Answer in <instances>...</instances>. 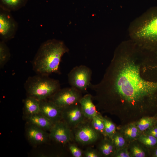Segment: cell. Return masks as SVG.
<instances>
[{
  "mask_svg": "<svg viewBox=\"0 0 157 157\" xmlns=\"http://www.w3.org/2000/svg\"><path fill=\"white\" fill-rule=\"evenodd\" d=\"M83 154L85 157H99L102 156L98 151L92 148L87 149L84 152Z\"/></svg>",
  "mask_w": 157,
  "mask_h": 157,
  "instance_id": "cell-28",
  "label": "cell"
},
{
  "mask_svg": "<svg viewBox=\"0 0 157 157\" xmlns=\"http://www.w3.org/2000/svg\"><path fill=\"white\" fill-rule=\"evenodd\" d=\"M69 149L74 157H81L82 156V151L75 145L71 144L69 146Z\"/></svg>",
  "mask_w": 157,
  "mask_h": 157,
  "instance_id": "cell-27",
  "label": "cell"
},
{
  "mask_svg": "<svg viewBox=\"0 0 157 157\" xmlns=\"http://www.w3.org/2000/svg\"><path fill=\"white\" fill-rule=\"evenodd\" d=\"M92 99L91 95L87 94L82 97L79 101L84 116L90 120L98 115Z\"/></svg>",
  "mask_w": 157,
  "mask_h": 157,
  "instance_id": "cell-13",
  "label": "cell"
},
{
  "mask_svg": "<svg viewBox=\"0 0 157 157\" xmlns=\"http://www.w3.org/2000/svg\"><path fill=\"white\" fill-rule=\"evenodd\" d=\"M153 156L157 157V147L155 149L153 155Z\"/></svg>",
  "mask_w": 157,
  "mask_h": 157,
  "instance_id": "cell-30",
  "label": "cell"
},
{
  "mask_svg": "<svg viewBox=\"0 0 157 157\" xmlns=\"http://www.w3.org/2000/svg\"><path fill=\"white\" fill-rule=\"evenodd\" d=\"M82 97L81 91L71 87L60 89L49 99L63 109L79 103Z\"/></svg>",
  "mask_w": 157,
  "mask_h": 157,
  "instance_id": "cell-6",
  "label": "cell"
},
{
  "mask_svg": "<svg viewBox=\"0 0 157 157\" xmlns=\"http://www.w3.org/2000/svg\"><path fill=\"white\" fill-rule=\"evenodd\" d=\"M24 108L26 115L40 113V101L30 96H28L24 100Z\"/></svg>",
  "mask_w": 157,
  "mask_h": 157,
  "instance_id": "cell-16",
  "label": "cell"
},
{
  "mask_svg": "<svg viewBox=\"0 0 157 157\" xmlns=\"http://www.w3.org/2000/svg\"><path fill=\"white\" fill-rule=\"evenodd\" d=\"M137 140L147 148H151L157 145V139L150 135L142 133Z\"/></svg>",
  "mask_w": 157,
  "mask_h": 157,
  "instance_id": "cell-22",
  "label": "cell"
},
{
  "mask_svg": "<svg viewBox=\"0 0 157 157\" xmlns=\"http://www.w3.org/2000/svg\"><path fill=\"white\" fill-rule=\"evenodd\" d=\"M69 127L62 120L54 123L49 131V138L58 143L65 144L72 138Z\"/></svg>",
  "mask_w": 157,
  "mask_h": 157,
  "instance_id": "cell-10",
  "label": "cell"
},
{
  "mask_svg": "<svg viewBox=\"0 0 157 157\" xmlns=\"http://www.w3.org/2000/svg\"><path fill=\"white\" fill-rule=\"evenodd\" d=\"M28 0H0V8L11 12L24 7Z\"/></svg>",
  "mask_w": 157,
  "mask_h": 157,
  "instance_id": "cell-17",
  "label": "cell"
},
{
  "mask_svg": "<svg viewBox=\"0 0 157 157\" xmlns=\"http://www.w3.org/2000/svg\"><path fill=\"white\" fill-rule=\"evenodd\" d=\"M69 49L63 42L50 39L42 43L32 61L33 69L37 74L49 76L57 72L61 58Z\"/></svg>",
  "mask_w": 157,
  "mask_h": 157,
  "instance_id": "cell-3",
  "label": "cell"
},
{
  "mask_svg": "<svg viewBox=\"0 0 157 157\" xmlns=\"http://www.w3.org/2000/svg\"><path fill=\"white\" fill-rule=\"evenodd\" d=\"M147 148L137 140L129 144V149L131 157H147L148 154Z\"/></svg>",
  "mask_w": 157,
  "mask_h": 157,
  "instance_id": "cell-19",
  "label": "cell"
},
{
  "mask_svg": "<svg viewBox=\"0 0 157 157\" xmlns=\"http://www.w3.org/2000/svg\"><path fill=\"white\" fill-rule=\"evenodd\" d=\"M62 109L49 99L40 101V113L53 123L62 120Z\"/></svg>",
  "mask_w": 157,
  "mask_h": 157,
  "instance_id": "cell-11",
  "label": "cell"
},
{
  "mask_svg": "<svg viewBox=\"0 0 157 157\" xmlns=\"http://www.w3.org/2000/svg\"><path fill=\"white\" fill-rule=\"evenodd\" d=\"M92 71L88 67L80 65L74 67L68 74V81L71 87L82 93L85 92L91 83Z\"/></svg>",
  "mask_w": 157,
  "mask_h": 157,
  "instance_id": "cell-5",
  "label": "cell"
},
{
  "mask_svg": "<svg viewBox=\"0 0 157 157\" xmlns=\"http://www.w3.org/2000/svg\"><path fill=\"white\" fill-rule=\"evenodd\" d=\"M129 143L137 140L142 133L137 127L135 122H132L123 127L120 129Z\"/></svg>",
  "mask_w": 157,
  "mask_h": 157,
  "instance_id": "cell-15",
  "label": "cell"
},
{
  "mask_svg": "<svg viewBox=\"0 0 157 157\" xmlns=\"http://www.w3.org/2000/svg\"><path fill=\"white\" fill-rule=\"evenodd\" d=\"M79 103L62 109V120L69 127L75 128L84 121Z\"/></svg>",
  "mask_w": 157,
  "mask_h": 157,
  "instance_id": "cell-9",
  "label": "cell"
},
{
  "mask_svg": "<svg viewBox=\"0 0 157 157\" xmlns=\"http://www.w3.org/2000/svg\"><path fill=\"white\" fill-rule=\"evenodd\" d=\"M11 56L10 49L6 42L0 41V67L3 68L9 60Z\"/></svg>",
  "mask_w": 157,
  "mask_h": 157,
  "instance_id": "cell-21",
  "label": "cell"
},
{
  "mask_svg": "<svg viewBox=\"0 0 157 157\" xmlns=\"http://www.w3.org/2000/svg\"><path fill=\"white\" fill-rule=\"evenodd\" d=\"M99 151L101 156H113L116 149L112 140L108 138H105L98 146Z\"/></svg>",
  "mask_w": 157,
  "mask_h": 157,
  "instance_id": "cell-18",
  "label": "cell"
},
{
  "mask_svg": "<svg viewBox=\"0 0 157 157\" xmlns=\"http://www.w3.org/2000/svg\"><path fill=\"white\" fill-rule=\"evenodd\" d=\"M157 122V117H144L135 122L136 126L142 133L155 125Z\"/></svg>",
  "mask_w": 157,
  "mask_h": 157,
  "instance_id": "cell-20",
  "label": "cell"
},
{
  "mask_svg": "<svg viewBox=\"0 0 157 157\" xmlns=\"http://www.w3.org/2000/svg\"><path fill=\"white\" fill-rule=\"evenodd\" d=\"M111 139L113 143L116 150L122 148L129 146V143L120 131H116Z\"/></svg>",
  "mask_w": 157,
  "mask_h": 157,
  "instance_id": "cell-23",
  "label": "cell"
},
{
  "mask_svg": "<svg viewBox=\"0 0 157 157\" xmlns=\"http://www.w3.org/2000/svg\"><path fill=\"white\" fill-rule=\"evenodd\" d=\"M101 118L104 125L105 133L108 138L111 139L116 132V127L115 124L108 119Z\"/></svg>",
  "mask_w": 157,
  "mask_h": 157,
  "instance_id": "cell-25",
  "label": "cell"
},
{
  "mask_svg": "<svg viewBox=\"0 0 157 157\" xmlns=\"http://www.w3.org/2000/svg\"><path fill=\"white\" fill-rule=\"evenodd\" d=\"M26 135L28 141L34 145L45 143L49 138V133L46 131L29 124L26 129Z\"/></svg>",
  "mask_w": 157,
  "mask_h": 157,
  "instance_id": "cell-12",
  "label": "cell"
},
{
  "mask_svg": "<svg viewBox=\"0 0 157 157\" xmlns=\"http://www.w3.org/2000/svg\"><path fill=\"white\" fill-rule=\"evenodd\" d=\"M91 88L106 105L157 107V58L131 40L122 42L102 79Z\"/></svg>",
  "mask_w": 157,
  "mask_h": 157,
  "instance_id": "cell-1",
  "label": "cell"
},
{
  "mask_svg": "<svg viewBox=\"0 0 157 157\" xmlns=\"http://www.w3.org/2000/svg\"><path fill=\"white\" fill-rule=\"evenodd\" d=\"M91 120V122L94 128L98 133L102 134L105 138H108L105 133L104 125L101 116L98 115Z\"/></svg>",
  "mask_w": 157,
  "mask_h": 157,
  "instance_id": "cell-24",
  "label": "cell"
},
{
  "mask_svg": "<svg viewBox=\"0 0 157 157\" xmlns=\"http://www.w3.org/2000/svg\"><path fill=\"white\" fill-rule=\"evenodd\" d=\"M28 124L35 126L46 131H49L54 123L40 113L26 115Z\"/></svg>",
  "mask_w": 157,
  "mask_h": 157,
  "instance_id": "cell-14",
  "label": "cell"
},
{
  "mask_svg": "<svg viewBox=\"0 0 157 157\" xmlns=\"http://www.w3.org/2000/svg\"><path fill=\"white\" fill-rule=\"evenodd\" d=\"M142 133L150 135L157 139V126L155 125L153 126Z\"/></svg>",
  "mask_w": 157,
  "mask_h": 157,
  "instance_id": "cell-29",
  "label": "cell"
},
{
  "mask_svg": "<svg viewBox=\"0 0 157 157\" xmlns=\"http://www.w3.org/2000/svg\"><path fill=\"white\" fill-rule=\"evenodd\" d=\"M18 24L11 12L0 8V38L5 42L13 38L18 29Z\"/></svg>",
  "mask_w": 157,
  "mask_h": 157,
  "instance_id": "cell-7",
  "label": "cell"
},
{
  "mask_svg": "<svg viewBox=\"0 0 157 157\" xmlns=\"http://www.w3.org/2000/svg\"><path fill=\"white\" fill-rule=\"evenodd\" d=\"M48 76L37 74L29 77L24 85L28 96L41 101L49 99L59 90V81Z\"/></svg>",
  "mask_w": 157,
  "mask_h": 157,
  "instance_id": "cell-4",
  "label": "cell"
},
{
  "mask_svg": "<svg viewBox=\"0 0 157 157\" xmlns=\"http://www.w3.org/2000/svg\"><path fill=\"white\" fill-rule=\"evenodd\" d=\"M129 33L131 40L157 53V6L149 8L133 21Z\"/></svg>",
  "mask_w": 157,
  "mask_h": 157,
  "instance_id": "cell-2",
  "label": "cell"
},
{
  "mask_svg": "<svg viewBox=\"0 0 157 157\" xmlns=\"http://www.w3.org/2000/svg\"><path fill=\"white\" fill-rule=\"evenodd\" d=\"M113 157H131L129 150V146L122 148L116 150Z\"/></svg>",
  "mask_w": 157,
  "mask_h": 157,
  "instance_id": "cell-26",
  "label": "cell"
},
{
  "mask_svg": "<svg viewBox=\"0 0 157 157\" xmlns=\"http://www.w3.org/2000/svg\"><path fill=\"white\" fill-rule=\"evenodd\" d=\"M74 128L75 139L79 143L90 144L95 142L99 138V133L94 128L91 122L84 121Z\"/></svg>",
  "mask_w": 157,
  "mask_h": 157,
  "instance_id": "cell-8",
  "label": "cell"
},
{
  "mask_svg": "<svg viewBox=\"0 0 157 157\" xmlns=\"http://www.w3.org/2000/svg\"><path fill=\"white\" fill-rule=\"evenodd\" d=\"M155 125H156V126H157V122H156V124Z\"/></svg>",
  "mask_w": 157,
  "mask_h": 157,
  "instance_id": "cell-31",
  "label": "cell"
}]
</instances>
